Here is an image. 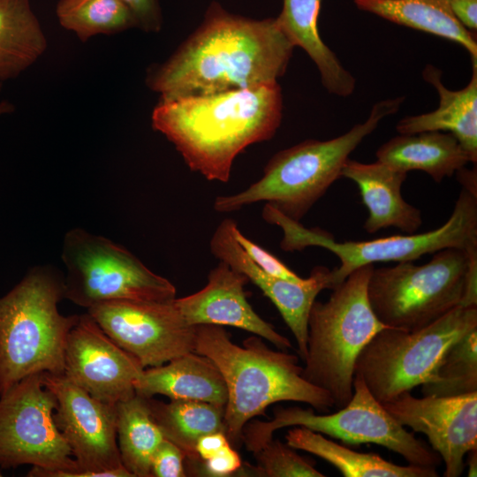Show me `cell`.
I'll return each mask as SVG.
<instances>
[{"label": "cell", "instance_id": "6da1fadb", "mask_svg": "<svg viewBox=\"0 0 477 477\" xmlns=\"http://www.w3.org/2000/svg\"><path fill=\"white\" fill-rule=\"evenodd\" d=\"M294 45L276 18L253 19L212 3L202 23L146 84L160 99L213 95L277 83Z\"/></svg>", "mask_w": 477, "mask_h": 477}, {"label": "cell", "instance_id": "7a4b0ae2", "mask_svg": "<svg viewBox=\"0 0 477 477\" xmlns=\"http://www.w3.org/2000/svg\"><path fill=\"white\" fill-rule=\"evenodd\" d=\"M278 83L213 95L159 99L151 123L208 180L227 182L237 155L269 140L281 125Z\"/></svg>", "mask_w": 477, "mask_h": 477}, {"label": "cell", "instance_id": "3957f363", "mask_svg": "<svg viewBox=\"0 0 477 477\" xmlns=\"http://www.w3.org/2000/svg\"><path fill=\"white\" fill-rule=\"evenodd\" d=\"M253 335L234 344L223 326H196L194 352L209 358L221 372L227 390L224 433L234 448L242 443L245 426L268 406L281 401L301 402L317 411H329L334 400L309 382L296 355L268 347Z\"/></svg>", "mask_w": 477, "mask_h": 477}, {"label": "cell", "instance_id": "277c9868", "mask_svg": "<svg viewBox=\"0 0 477 477\" xmlns=\"http://www.w3.org/2000/svg\"><path fill=\"white\" fill-rule=\"evenodd\" d=\"M404 97L373 105L368 117L348 132L327 140H306L275 154L262 177L238 193L217 196L214 208L220 213L265 201L289 218L300 221L340 177L351 153L372 133L379 123L395 114Z\"/></svg>", "mask_w": 477, "mask_h": 477}, {"label": "cell", "instance_id": "5b68a950", "mask_svg": "<svg viewBox=\"0 0 477 477\" xmlns=\"http://www.w3.org/2000/svg\"><path fill=\"white\" fill-rule=\"evenodd\" d=\"M64 277L36 267L0 298V396L25 377L64 375V350L79 315L59 313Z\"/></svg>", "mask_w": 477, "mask_h": 477}, {"label": "cell", "instance_id": "8992f818", "mask_svg": "<svg viewBox=\"0 0 477 477\" xmlns=\"http://www.w3.org/2000/svg\"><path fill=\"white\" fill-rule=\"evenodd\" d=\"M374 268L368 264L356 269L332 289L326 302L315 300L310 309L302 375L326 390L337 408L352 398L360 352L375 334L388 328L375 314L367 295Z\"/></svg>", "mask_w": 477, "mask_h": 477}, {"label": "cell", "instance_id": "52a82bcc", "mask_svg": "<svg viewBox=\"0 0 477 477\" xmlns=\"http://www.w3.org/2000/svg\"><path fill=\"white\" fill-rule=\"evenodd\" d=\"M263 219L279 226L284 233L281 249L301 251L308 246L325 248L340 260L330 270V290L341 284L356 269L376 262L413 261L422 255L446 248L477 251V195L463 188L447 222L424 233L395 235L367 241L337 242L326 231L307 229L299 221L282 214L269 204L262 209Z\"/></svg>", "mask_w": 477, "mask_h": 477}, {"label": "cell", "instance_id": "ba28073f", "mask_svg": "<svg viewBox=\"0 0 477 477\" xmlns=\"http://www.w3.org/2000/svg\"><path fill=\"white\" fill-rule=\"evenodd\" d=\"M477 252L446 248L422 265L411 261L374 268L367 284L371 307L385 326L407 331L424 328L461 304Z\"/></svg>", "mask_w": 477, "mask_h": 477}, {"label": "cell", "instance_id": "9c48e42d", "mask_svg": "<svg viewBox=\"0 0 477 477\" xmlns=\"http://www.w3.org/2000/svg\"><path fill=\"white\" fill-rule=\"evenodd\" d=\"M352 398L330 414H316L299 406L278 407L273 419L250 420L242 443L254 453L273 439L279 428L300 426L349 444L375 443L402 456L409 464L436 467L441 457L398 422L371 393L363 379L354 375Z\"/></svg>", "mask_w": 477, "mask_h": 477}, {"label": "cell", "instance_id": "30bf717a", "mask_svg": "<svg viewBox=\"0 0 477 477\" xmlns=\"http://www.w3.org/2000/svg\"><path fill=\"white\" fill-rule=\"evenodd\" d=\"M475 329L477 307L461 305L417 330L385 328L360 352L354 375L387 403L427 382L445 351Z\"/></svg>", "mask_w": 477, "mask_h": 477}, {"label": "cell", "instance_id": "8fae6325", "mask_svg": "<svg viewBox=\"0 0 477 477\" xmlns=\"http://www.w3.org/2000/svg\"><path fill=\"white\" fill-rule=\"evenodd\" d=\"M64 298L87 309L115 300L166 301L175 286L152 272L136 256L111 240L83 229L64 237Z\"/></svg>", "mask_w": 477, "mask_h": 477}, {"label": "cell", "instance_id": "7c38bea8", "mask_svg": "<svg viewBox=\"0 0 477 477\" xmlns=\"http://www.w3.org/2000/svg\"><path fill=\"white\" fill-rule=\"evenodd\" d=\"M57 405L42 373L25 377L0 396L1 467L31 465V477H68L80 471L55 424Z\"/></svg>", "mask_w": 477, "mask_h": 477}, {"label": "cell", "instance_id": "4fadbf2b", "mask_svg": "<svg viewBox=\"0 0 477 477\" xmlns=\"http://www.w3.org/2000/svg\"><path fill=\"white\" fill-rule=\"evenodd\" d=\"M174 299L104 302L87 314L144 368L158 367L195 350L196 326L186 322Z\"/></svg>", "mask_w": 477, "mask_h": 477}, {"label": "cell", "instance_id": "5bb4252c", "mask_svg": "<svg viewBox=\"0 0 477 477\" xmlns=\"http://www.w3.org/2000/svg\"><path fill=\"white\" fill-rule=\"evenodd\" d=\"M42 383L57 398L55 424L80 471L121 468L116 405L103 403L64 375L42 373ZM125 467V466H124Z\"/></svg>", "mask_w": 477, "mask_h": 477}, {"label": "cell", "instance_id": "9a60e30c", "mask_svg": "<svg viewBox=\"0 0 477 477\" xmlns=\"http://www.w3.org/2000/svg\"><path fill=\"white\" fill-rule=\"evenodd\" d=\"M402 426L424 434L445 464V477H458L466 453L477 448V391L415 398L405 392L382 404Z\"/></svg>", "mask_w": 477, "mask_h": 477}, {"label": "cell", "instance_id": "2e32d148", "mask_svg": "<svg viewBox=\"0 0 477 477\" xmlns=\"http://www.w3.org/2000/svg\"><path fill=\"white\" fill-rule=\"evenodd\" d=\"M144 367L118 346L87 313L67 337L64 375L95 398L110 405L135 395Z\"/></svg>", "mask_w": 477, "mask_h": 477}, {"label": "cell", "instance_id": "e0dca14e", "mask_svg": "<svg viewBox=\"0 0 477 477\" xmlns=\"http://www.w3.org/2000/svg\"><path fill=\"white\" fill-rule=\"evenodd\" d=\"M235 223L231 219L220 223L210 239L211 253L220 261L244 274L272 301L293 334L299 354L304 360L310 309L317 295L324 289H330V269L316 266L301 282L270 276L261 269L236 241L232 234Z\"/></svg>", "mask_w": 477, "mask_h": 477}, {"label": "cell", "instance_id": "ac0fdd59", "mask_svg": "<svg viewBox=\"0 0 477 477\" xmlns=\"http://www.w3.org/2000/svg\"><path fill=\"white\" fill-rule=\"evenodd\" d=\"M249 282L242 273L223 261L210 270L207 284L174 304L193 326L212 324L236 327L270 342L279 349L292 348L291 341L264 321L246 299L244 286Z\"/></svg>", "mask_w": 477, "mask_h": 477}, {"label": "cell", "instance_id": "d6986e66", "mask_svg": "<svg viewBox=\"0 0 477 477\" xmlns=\"http://www.w3.org/2000/svg\"><path fill=\"white\" fill-rule=\"evenodd\" d=\"M342 177L352 180L359 187L368 211L364 223L367 233L395 227L413 234L421 226L420 209L405 201L401 193L406 172L379 161L364 163L349 158L343 167Z\"/></svg>", "mask_w": 477, "mask_h": 477}, {"label": "cell", "instance_id": "ffe728a7", "mask_svg": "<svg viewBox=\"0 0 477 477\" xmlns=\"http://www.w3.org/2000/svg\"><path fill=\"white\" fill-rule=\"evenodd\" d=\"M423 79L439 95L438 107L430 112L402 118L396 125L399 134L439 131L453 134L470 156L477 162V63L473 62L469 83L460 90H450L442 82V72L427 65Z\"/></svg>", "mask_w": 477, "mask_h": 477}, {"label": "cell", "instance_id": "44dd1931", "mask_svg": "<svg viewBox=\"0 0 477 477\" xmlns=\"http://www.w3.org/2000/svg\"><path fill=\"white\" fill-rule=\"evenodd\" d=\"M135 394L149 398L163 395L170 399L199 400L225 406L227 390L216 364L195 352L167 363L144 368L134 383Z\"/></svg>", "mask_w": 477, "mask_h": 477}, {"label": "cell", "instance_id": "7402d4cb", "mask_svg": "<svg viewBox=\"0 0 477 477\" xmlns=\"http://www.w3.org/2000/svg\"><path fill=\"white\" fill-rule=\"evenodd\" d=\"M375 156L377 161L400 171H424L436 183L471 162L453 134L439 131L399 134L383 143Z\"/></svg>", "mask_w": 477, "mask_h": 477}, {"label": "cell", "instance_id": "603a6c76", "mask_svg": "<svg viewBox=\"0 0 477 477\" xmlns=\"http://www.w3.org/2000/svg\"><path fill=\"white\" fill-rule=\"evenodd\" d=\"M322 0H283L276 20L294 47H300L315 64L325 89L335 95L347 97L356 80L322 41L318 29Z\"/></svg>", "mask_w": 477, "mask_h": 477}, {"label": "cell", "instance_id": "cb8c5ba5", "mask_svg": "<svg viewBox=\"0 0 477 477\" xmlns=\"http://www.w3.org/2000/svg\"><path fill=\"white\" fill-rule=\"evenodd\" d=\"M286 443L295 450L314 454L334 466L344 477H437L434 466H399L375 453L355 451L323 436L294 426L285 434Z\"/></svg>", "mask_w": 477, "mask_h": 477}, {"label": "cell", "instance_id": "d4e9b609", "mask_svg": "<svg viewBox=\"0 0 477 477\" xmlns=\"http://www.w3.org/2000/svg\"><path fill=\"white\" fill-rule=\"evenodd\" d=\"M47 48L29 0H0V82L19 77Z\"/></svg>", "mask_w": 477, "mask_h": 477}, {"label": "cell", "instance_id": "484cf974", "mask_svg": "<svg viewBox=\"0 0 477 477\" xmlns=\"http://www.w3.org/2000/svg\"><path fill=\"white\" fill-rule=\"evenodd\" d=\"M364 11L463 46L477 63L476 38L441 0H352Z\"/></svg>", "mask_w": 477, "mask_h": 477}, {"label": "cell", "instance_id": "4316f807", "mask_svg": "<svg viewBox=\"0 0 477 477\" xmlns=\"http://www.w3.org/2000/svg\"><path fill=\"white\" fill-rule=\"evenodd\" d=\"M147 400L163 437L178 446L185 452L186 460L193 464L201 463L195 452L198 439L208 433L224 432L223 405L199 400Z\"/></svg>", "mask_w": 477, "mask_h": 477}, {"label": "cell", "instance_id": "83f0119b", "mask_svg": "<svg viewBox=\"0 0 477 477\" xmlns=\"http://www.w3.org/2000/svg\"><path fill=\"white\" fill-rule=\"evenodd\" d=\"M117 438L122 465L132 477H151L153 455L164 438L148 400L137 394L116 405Z\"/></svg>", "mask_w": 477, "mask_h": 477}, {"label": "cell", "instance_id": "f1b7e54d", "mask_svg": "<svg viewBox=\"0 0 477 477\" xmlns=\"http://www.w3.org/2000/svg\"><path fill=\"white\" fill-rule=\"evenodd\" d=\"M56 15L60 26L82 42L95 35L137 27L133 14L122 0H59Z\"/></svg>", "mask_w": 477, "mask_h": 477}, {"label": "cell", "instance_id": "f546056e", "mask_svg": "<svg viewBox=\"0 0 477 477\" xmlns=\"http://www.w3.org/2000/svg\"><path fill=\"white\" fill-rule=\"evenodd\" d=\"M477 391V329L453 343L443 354L423 396L451 397Z\"/></svg>", "mask_w": 477, "mask_h": 477}, {"label": "cell", "instance_id": "4dcf8cb0", "mask_svg": "<svg viewBox=\"0 0 477 477\" xmlns=\"http://www.w3.org/2000/svg\"><path fill=\"white\" fill-rule=\"evenodd\" d=\"M295 449L271 439L254 453L256 466L252 473L267 477H324L315 463L298 454Z\"/></svg>", "mask_w": 477, "mask_h": 477}, {"label": "cell", "instance_id": "1f68e13d", "mask_svg": "<svg viewBox=\"0 0 477 477\" xmlns=\"http://www.w3.org/2000/svg\"><path fill=\"white\" fill-rule=\"evenodd\" d=\"M232 234L247 256L267 274L293 282L303 281L304 278L291 270L279 259L245 237L239 231L237 223L232 227Z\"/></svg>", "mask_w": 477, "mask_h": 477}, {"label": "cell", "instance_id": "d6a6232c", "mask_svg": "<svg viewBox=\"0 0 477 477\" xmlns=\"http://www.w3.org/2000/svg\"><path fill=\"white\" fill-rule=\"evenodd\" d=\"M185 452L170 440L163 438L151 461V477L186 476Z\"/></svg>", "mask_w": 477, "mask_h": 477}, {"label": "cell", "instance_id": "836d02e7", "mask_svg": "<svg viewBox=\"0 0 477 477\" xmlns=\"http://www.w3.org/2000/svg\"><path fill=\"white\" fill-rule=\"evenodd\" d=\"M200 466V473L204 475L223 477L238 473L242 468V460L235 448L229 444Z\"/></svg>", "mask_w": 477, "mask_h": 477}, {"label": "cell", "instance_id": "e575fe53", "mask_svg": "<svg viewBox=\"0 0 477 477\" xmlns=\"http://www.w3.org/2000/svg\"><path fill=\"white\" fill-rule=\"evenodd\" d=\"M133 14L137 27L148 33L162 29L163 17L158 0H122Z\"/></svg>", "mask_w": 477, "mask_h": 477}, {"label": "cell", "instance_id": "d590c367", "mask_svg": "<svg viewBox=\"0 0 477 477\" xmlns=\"http://www.w3.org/2000/svg\"><path fill=\"white\" fill-rule=\"evenodd\" d=\"M468 30L477 29V0H441Z\"/></svg>", "mask_w": 477, "mask_h": 477}, {"label": "cell", "instance_id": "8d00e7d4", "mask_svg": "<svg viewBox=\"0 0 477 477\" xmlns=\"http://www.w3.org/2000/svg\"><path fill=\"white\" fill-rule=\"evenodd\" d=\"M231 444L223 431H216L200 437L195 445V452L201 462L214 457L224 447Z\"/></svg>", "mask_w": 477, "mask_h": 477}, {"label": "cell", "instance_id": "74e56055", "mask_svg": "<svg viewBox=\"0 0 477 477\" xmlns=\"http://www.w3.org/2000/svg\"><path fill=\"white\" fill-rule=\"evenodd\" d=\"M456 173L458 181L463 185V188L471 193L477 195L476 170H470L464 167Z\"/></svg>", "mask_w": 477, "mask_h": 477}, {"label": "cell", "instance_id": "f35d334b", "mask_svg": "<svg viewBox=\"0 0 477 477\" xmlns=\"http://www.w3.org/2000/svg\"><path fill=\"white\" fill-rule=\"evenodd\" d=\"M466 455L467 460L465 464L468 466L467 475L475 477L477 475V448L469 450Z\"/></svg>", "mask_w": 477, "mask_h": 477}, {"label": "cell", "instance_id": "ab89813d", "mask_svg": "<svg viewBox=\"0 0 477 477\" xmlns=\"http://www.w3.org/2000/svg\"><path fill=\"white\" fill-rule=\"evenodd\" d=\"M2 92V82H0V117L3 115L10 114L15 110L14 105L4 99L1 95Z\"/></svg>", "mask_w": 477, "mask_h": 477}, {"label": "cell", "instance_id": "60d3db41", "mask_svg": "<svg viewBox=\"0 0 477 477\" xmlns=\"http://www.w3.org/2000/svg\"><path fill=\"white\" fill-rule=\"evenodd\" d=\"M0 476H2V475L0 474Z\"/></svg>", "mask_w": 477, "mask_h": 477}]
</instances>
